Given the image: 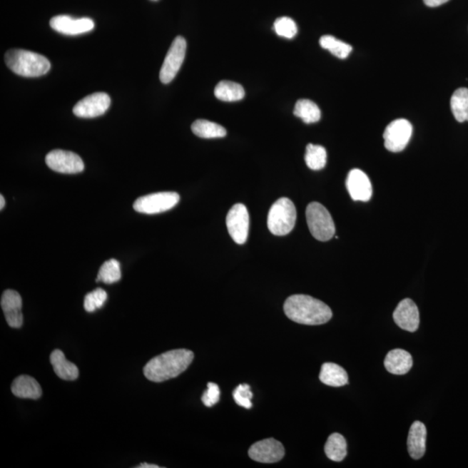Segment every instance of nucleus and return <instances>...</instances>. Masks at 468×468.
<instances>
[{"mask_svg": "<svg viewBox=\"0 0 468 468\" xmlns=\"http://www.w3.org/2000/svg\"><path fill=\"white\" fill-rule=\"evenodd\" d=\"M412 125L406 119H397L387 126L383 134L385 146L390 152H401L409 144L412 136Z\"/></svg>", "mask_w": 468, "mask_h": 468, "instance_id": "8", "label": "nucleus"}, {"mask_svg": "<svg viewBox=\"0 0 468 468\" xmlns=\"http://www.w3.org/2000/svg\"><path fill=\"white\" fill-rule=\"evenodd\" d=\"M296 220L295 205L288 198H280L270 208L268 227L274 235L285 236L292 231Z\"/></svg>", "mask_w": 468, "mask_h": 468, "instance_id": "4", "label": "nucleus"}, {"mask_svg": "<svg viewBox=\"0 0 468 468\" xmlns=\"http://www.w3.org/2000/svg\"><path fill=\"white\" fill-rule=\"evenodd\" d=\"M249 457L260 463H276L285 456L283 444L274 438L254 443L248 451Z\"/></svg>", "mask_w": 468, "mask_h": 468, "instance_id": "12", "label": "nucleus"}, {"mask_svg": "<svg viewBox=\"0 0 468 468\" xmlns=\"http://www.w3.org/2000/svg\"><path fill=\"white\" fill-rule=\"evenodd\" d=\"M306 220L315 239L328 241L336 233L334 221L328 210L320 203H312L306 208Z\"/></svg>", "mask_w": 468, "mask_h": 468, "instance_id": "5", "label": "nucleus"}, {"mask_svg": "<svg viewBox=\"0 0 468 468\" xmlns=\"http://www.w3.org/2000/svg\"><path fill=\"white\" fill-rule=\"evenodd\" d=\"M305 160L306 165L312 171H321L326 165V149L320 145L310 143L306 147Z\"/></svg>", "mask_w": 468, "mask_h": 468, "instance_id": "27", "label": "nucleus"}, {"mask_svg": "<svg viewBox=\"0 0 468 468\" xmlns=\"http://www.w3.org/2000/svg\"><path fill=\"white\" fill-rule=\"evenodd\" d=\"M51 364L56 376L63 380L74 381L79 376L78 367L67 360L62 350H55L51 354Z\"/></svg>", "mask_w": 468, "mask_h": 468, "instance_id": "20", "label": "nucleus"}, {"mask_svg": "<svg viewBox=\"0 0 468 468\" xmlns=\"http://www.w3.org/2000/svg\"><path fill=\"white\" fill-rule=\"evenodd\" d=\"M1 308L8 325L16 329L22 326V298L18 292L14 290H5L1 297Z\"/></svg>", "mask_w": 468, "mask_h": 468, "instance_id": "16", "label": "nucleus"}, {"mask_svg": "<svg viewBox=\"0 0 468 468\" xmlns=\"http://www.w3.org/2000/svg\"><path fill=\"white\" fill-rule=\"evenodd\" d=\"M108 294L104 290L98 288L88 293L84 298V309L88 312H94L96 310L102 308L107 301Z\"/></svg>", "mask_w": 468, "mask_h": 468, "instance_id": "30", "label": "nucleus"}, {"mask_svg": "<svg viewBox=\"0 0 468 468\" xmlns=\"http://www.w3.org/2000/svg\"><path fill=\"white\" fill-rule=\"evenodd\" d=\"M180 195L175 192H161L151 193L138 198L135 201L134 209L145 215H156L167 212L179 203Z\"/></svg>", "mask_w": 468, "mask_h": 468, "instance_id": "6", "label": "nucleus"}, {"mask_svg": "<svg viewBox=\"0 0 468 468\" xmlns=\"http://www.w3.org/2000/svg\"><path fill=\"white\" fill-rule=\"evenodd\" d=\"M320 381L330 387H342L348 385V374L345 370L334 362H325L322 365Z\"/></svg>", "mask_w": 468, "mask_h": 468, "instance_id": "21", "label": "nucleus"}, {"mask_svg": "<svg viewBox=\"0 0 468 468\" xmlns=\"http://www.w3.org/2000/svg\"><path fill=\"white\" fill-rule=\"evenodd\" d=\"M192 131L195 136L205 139L222 138L227 136V131L221 125L203 119L196 120L193 123Z\"/></svg>", "mask_w": 468, "mask_h": 468, "instance_id": "23", "label": "nucleus"}, {"mask_svg": "<svg viewBox=\"0 0 468 468\" xmlns=\"http://www.w3.org/2000/svg\"><path fill=\"white\" fill-rule=\"evenodd\" d=\"M230 236L235 243L243 245L247 242L249 233V213L243 204H235L229 210L225 219Z\"/></svg>", "mask_w": 468, "mask_h": 468, "instance_id": "9", "label": "nucleus"}, {"mask_svg": "<svg viewBox=\"0 0 468 468\" xmlns=\"http://www.w3.org/2000/svg\"><path fill=\"white\" fill-rule=\"evenodd\" d=\"M220 398V390L219 386L215 382H209L208 390L205 391L201 401L205 407H211L219 402Z\"/></svg>", "mask_w": 468, "mask_h": 468, "instance_id": "33", "label": "nucleus"}, {"mask_svg": "<svg viewBox=\"0 0 468 468\" xmlns=\"http://www.w3.org/2000/svg\"><path fill=\"white\" fill-rule=\"evenodd\" d=\"M327 457L333 462H339L345 459L347 455V442L342 434H330L325 446Z\"/></svg>", "mask_w": 468, "mask_h": 468, "instance_id": "25", "label": "nucleus"}, {"mask_svg": "<svg viewBox=\"0 0 468 468\" xmlns=\"http://www.w3.org/2000/svg\"><path fill=\"white\" fill-rule=\"evenodd\" d=\"M5 62L15 74L25 78H39L46 75L51 67L46 56L20 49L8 51L5 55Z\"/></svg>", "mask_w": 468, "mask_h": 468, "instance_id": "3", "label": "nucleus"}, {"mask_svg": "<svg viewBox=\"0 0 468 468\" xmlns=\"http://www.w3.org/2000/svg\"><path fill=\"white\" fill-rule=\"evenodd\" d=\"M187 42L183 37L173 40L160 71L161 82L168 84L176 78L184 62Z\"/></svg>", "mask_w": 468, "mask_h": 468, "instance_id": "7", "label": "nucleus"}, {"mask_svg": "<svg viewBox=\"0 0 468 468\" xmlns=\"http://www.w3.org/2000/svg\"><path fill=\"white\" fill-rule=\"evenodd\" d=\"M284 310L289 320L305 325H324L332 317V310L324 302L302 294L289 297Z\"/></svg>", "mask_w": 468, "mask_h": 468, "instance_id": "1", "label": "nucleus"}, {"mask_svg": "<svg viewBox=\"0 0 468 468\" xmlns=\"http://www.w3.org/2000/svg\"><path fill=\"white\" fill-rule=\"evenodd\" d=\"M385 369L393 375H405L412 368L413 358L407 351L395 349L390 351L385 360Z\"/></svg>", "mask_w": 468, "mask_h": 468, "instance_id": "18", "label": "nucleus"}, {"mask_svg": "<svg viewBox=\"0 0 468 468\" xmlns=\"http://www.w3.org/2000/svg\"><path fill=\"white\" fill-rule=\"evenodd\" d=\"M320 44L322 48L328 50L330 54L341 59L348 58L350 52L352 51V47L349 44L342 42L330 35L322 36Z\"/></svg>", "mask_w": 468, "mask_h": 468, "instance_id": "28", "label": "nucleus"}, {"mask_svg": "<svg viewBox=\"0 0 468 468\" xmlns=\"http://www.w3.org/2000/svg\"><path fill=\"white\" fill-rule=\"evenodd\" d=\"M215 95L223 102H237L244 98L245 90L239 83L221 81L215 87Z\"/></svg>", "mask_w": 468, "mask_h": 468, "instance_id": "22", "label": "nucleus"}, {"mask_svg": "<svg viewBox=\"0 0 468 468\" xmlns=\"http://www.w3.org/2000/svg\"><path fill=\"white\" fill-rule=\"evenodd\" d=\"M111 103L110 96L106 93H93L75 105L73 113L81 118H94L103 115L110 108Z\"/></svg>", "mask_w": 468, "mask_h": 468, "instance_id": "11", "label": "nucleus"}, {"mask_svg": "<svg viewBox=\"0 0 468 468\" xmlns=\"http://www.w3.org/2000/svg\"><path fill=\"white\" fill-rule=\"evenodd\" d=\"M451 111L459 123L468 122V88H459L452 96Z\"/></svg>", "mask_w": 468, "mask_h": 468, "instance_id": "24", "label": "nucleus"}, {"mask_svg": "<svg viewBox=\"0 0 468 468\" xmlns=\"http://www.w3.org/2000/svg\"><path fill=\"white\" fill-rule=\"evenodd\" d=\"M122 278L121 265L116 260H110L104 262L99 270L96 281L103 282L105 284H114Z\"/></svg>", "mask_w": 468, "mask_h": 468, "instance_id": "29", "label": "nucleus"}, {"mask_svg": "<svg viewBox=\"0 0 468 468\" xmlns=\"http://www.w3.org/2000/svg\"><path fill=\"white\" fill-rule=\"evenodd\" d=\"M11 391L15 397L24 399H37L41 397L42 390L39 383L34 377L22 375L15 379L11 385Z\"/></svg>", "mask_w": 468, "mask_h": 468, "instance_id": "19", "label": "nucleus"}, {"mask_svg": "<svg viewBox=\"0 0 468 468\" xmlns=\"http://www.w3.org/2000/svg\"><path fill=\"white\" fill-rule=\"evenodd\" d=\"M447 1L449 0H424L425 5L429 7H437Z\"/></svg>", "mask_w": 468, "mask_h": 468, "instance_id": "34", "label": "nucleus"}, {"mask_svg": "<svg viewBox=\"0 0 468 468\" xmlns=\"http://www.w3.org/2000/svg\"><path fill=\"white\" fill-rule=\"evenodd\" d=\"M346 187L355 201H369L372 197L373 189L368 176L360 169L350 171L346 180Z\"/></svg>", "mask_w": 468, "mask_h": 468, "instance_id": "14", "label": "nucleus"}, {"mask_svg": "<svg viewBox=\"0 0 468 468\" xmlns=\"http://www.w3.org/2000/svg\"><path fill=\"white\" fill-rule=\"evenodd\" d=\"M234 401L238 405L245 407V409L250 410L253 407L252 399L253 397L251 391V387L248 385H240L234 390L233 393Z\"/></svg>", "mask_w": 468, "mask_h": 468, "instance_id": "32", "label": "nucleus"}, {"mask_svg": "<svg viewBox=\"0 0 468 468\" xmlns=\"http://www.w3.org/2000/svg\"><path fill=\"white\" fill-rule=\"evenodd\" d=\"M0 203H1V204H0V209L2 210L4 208H5L6 205L5 198H4L3 195H0Z\"/></svg>", "mask_w": 468, "mask_h": 468, "instance_id": "36", "label": "nucleus"}, {"mask_svg": "<svg viewBox=\"0 0 468 468\" xmlns=\"http://www.w3.org/2000/svg\"><path fill=\"white\" fill-rule=\"evenodd\" d=\"M191 350L179 349L168 351L151 359L144 367V376L149 381L163 382L175 378L185 370L193 360Z\"/></svg>", "mask_w": 468, "mask_h": 468, "instance_id": "2", "label": "nucleus"}, {"mask_svg": "<svg viewBox=\"0 0 468 468\" xmlns=\"http://www.w3.org/2000/svg\"><path fill=\"white\" fill-rule=\"evenodd\" d=\"M293 113L297 117H300L302 122L307 124L317 123L321 118L320 108L312 101L308 99L298 100Z\"/></svg>", "mask_w": 468, "mask_h": 468, "instance_id": "26", "label": "nucleus"}, {"mask_svg": "<svg viewBox=\"0 0 468 468\" xmlns=\"http://www.w3.org/2000/svg\"><path fill=\"white\" fill-rule=\"evenodd\" d=\"M395 324L407 332H414L419 328V313L417 305L410 298H405L397 305L393 313Z\"/></svg>", "mask_w": 468, "mask_h": 468, "instance_id": "15", "label": "nucleus"}, {"mask_svg": "<svg viewBox=\"0 0 468 468\" xmlns=\"http://www.w3.org/2000/svg\"><path fill=\"white\" fill-rule=\"evenodd\" d=\"M427 429L421 422H414L407 437V450L414 459L423 457L426 452Z\"/></svg>", "mask_w": 468, "mask_h": 468, "instance_id": "17", "label": "nucleus"}, {"mask_svg": "<svg viewBox=\"0 0 468 468\" xmlns=\"http://www.w3.org/2000/svg\"><path fill=\"white\" fill-rule=\"evenodd\" d=\"M50 26L59 34L67 36H78L87 34L95 28V23L91 19H73L67 15H59L52 18Z\"/></svg>", "mask_w": 468, "mask_h": 468, "instance_id": "13", "label": "nucleus"}, {"mask_svg": "<svg viewBox=\"0 0 468 468\" xmlns=\"http://www.w3.org/2000/svg\"><path fill=\"white\" fill-rule=\"evenodd\" d=\"M152 1H157V0H152Z\"/></svg>", "mask_w": 468, "mask_h": 468, "instance_id": "37", "label": "nucleus"}, {"mask_svg": "<svg viewBox=\"0 0 468 468\" xmlns=\"http://www.w3.org/2000/svg\"><path fill=\"white\" fill-rule=\"evenodd\" d=\"M47 166L52 171L73 175L83 171L84 163L78 155L73 152L55 149L46 157Z\"/></svg>", "mask_w": 468, "mask_h": 468, "instance_id": "10", "label": "nucleus"}, {"mask_svg": "<svg viewBox=\"0 0 468 468\" xmlns=\"http://www.w3.org/2000/svg\"><path fill=\"white\" fill-rule=\"evenodd\" d=\"M274 31L280 37L293 39L297 34V27L294 20L288 17H281L274 22Z\"/></svg>", "mask_w": 468, "mask_h": 468, "instance_id": "31", "label": "nucleus"}, {"mask_svg": "<svg viewBox=\"0 0 468 468\" xmlns=\"http://www.w3.org/2000/svg\"><path fill=\"white\" fill-rule=\"evenodd\" d=\"M138 468H159V466L157 465H153V464H147V463H143L141 464L139 467H137Z\"/></svg>", "mask_w": 468, "mask_h": 468, "instance_id": "35", "label": "nucleus"}]
</instances>
